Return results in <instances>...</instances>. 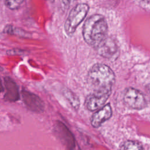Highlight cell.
<instances>
[{
  "instance_id": "cell-1",
  "label": "cell",
  "mask_w": 150,
  "mask_h": 150,
  "mask_svg": "<svg viewBox=\"0 0 150 150\" xmlns=\"http://www.w3.org/2000/svg\"><path fill=\"white\" fill-rule=\"evenodd\" d=\"M108 24L105 17L100 14L89 16L83 26L82 35L85 42L97 49L107 38Z\"/></svg>"
},
{
  "instance_id": "cell-2",
  "label": "cell",
  "mask_w": 150,
  "mask_h": 150,
  "mask_svg": "<svg viewBox=\"0 0 150 150\" xmlns=\"http://www.w3.org/2000/svg\"><path fill=\"white\" fill-rule=\"evenodd\" d=\"M88 82L94 92L111 93L115 76L107 65L96 63L92 66L87 74Z\"/></svg>"
},
{
  "instance_id": "cell-3",
  "label": "cell",
  "mask_w": 150,
  "mask_h": 150,
  "mask_svg": "<svg viewBox=\"0 0 150 150\" xmlns=\"http://www.w3.org/2000/svg\"><path fill=\"white\" fill-rule=\"evenodd\" d=\"M88 10L89 6L84 3L77 4L71 9L64 23V30L68 36H70L74 33L85 19Z\"/></svg>"
},
{
  "instance_id": "cell-4",
  "label": "cell",
  "mask_w": 150,
  "mask_h": 150,
  "mask_svg": "<svg viewBox=\"0 0 150 150\" xmlns=\"http://www.w3.org/2000/svg\"><path fill=\"white\" fill-rule=\"evenodd\" d=\"M123 100L129 108L141 110L147 106V101L145 96L139 90L134 88H127L124 93Z\"/></svg>"
},
{
  "instance_id": "cell-5",
  "label": "cell",
  "mask_w": 150,
  "mask_h": 150,
  "mask_svg": "<svg viewBox=\"0 0 150 150\" xmlns=\"http://www.w3.org/2000/svg\"><path fill=\"white\" fill-rule=\"evenodd\" d=\"M111 93L93 92L88 94L84 101L86 108L91 111L99 110L104 106Z\"/></svg>"
},
{
  "instance_id": "cell-6",
  "label": "cell",
  "mask_w": 150,
  "mask_h": 150,
  "mask_svg": "<svg viewBox=\"0 0 150 150\" xmlns=\"http://www.w3.org/2000/svg\"><path fill=\"white\" fill-rule=\"evenodd\" d=\"M98 53L105 58L112 59L117 57L118 47L115 41L111 38L107 37L97 47Z\"/></svg>"
},
{
  "instance_id": "cell-7",
  "label": "cell",
  "mask_w": 150,
  "mask_h": 150,
  "mask_svg": "<svg viewBox=\"0 0 150 150\" xmlns=\"http://www.w3.org/2000/svg\"><path fill=\"white\" fill-rule=\"evenodd\" d=\"M112 114L110 103L106 104L96 112H94L90 118L91 125L94 128L100 127L104 122L110 118Z\"/></svg>"
},
{
  "instance_id": "cell-8",
  "label": "cell",
  "mask_w": 150,
  "mask_h": 150,
  "mask_svg": "<svg viewBox=\"0 0 150 150\" xmlns=\"http://www.w3.org/2000/svg\"><path fill=\"white\" fill-rule=\"evenodd\" d=\"M23 100L26 106L32 111L41 112L44 109V104L36 95L28 91H22Z\"/></svg>"
},
{
  "instance_id": "cell-9",
  "label": "cell",
  "mask_w": 150,
  "mask_h": 150,
  "mask_svg": "<svg viewBox=\"0 0 150 150\" xmlns=\"http://www.w3.org/2000/svg\"><path fill=\"white\" fill-rule=\"evenodd\" d=\"M5 86L6 87V93L5 98L9 101H15L19 97L18 89L16 83L9 77L4 78Z\"/></svg>"
},
{
  "instance_id": "cell-10",
  "label": "cell",
  "mask_w": 150,
  "mask_h": 150,
  "mask_svg": "<svg viewBox=\"0 0 150 150\" xmlns=\"http://www.w3.org/2000/svg\"><path fill=\"white\" fill-rule=\"evenodd\" d=\"M119 150H144V149L139 142L135 141L128 140L121 144Z\"/></svg>"
},
{
  "instance_id": "cell-11",
  "label": "cell",
  "mask_w": 150,
  "mask_h": 150,
  "mask_svg": "<svg viewBox=\"0 0 150 150\" xmlns=\"http://www.w3.org/2000/svg\"><path fill=\"white\" fill-rule=\"evenodd\" d=\"M23 1H5L4 2L5 5L6 7L11 10H15L18 9Z\"/></svg>"
}]
</instances>
